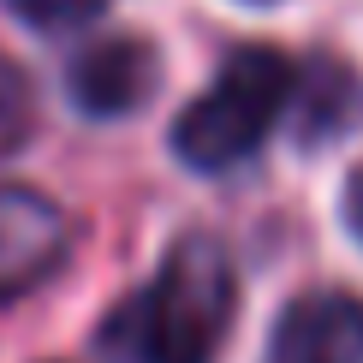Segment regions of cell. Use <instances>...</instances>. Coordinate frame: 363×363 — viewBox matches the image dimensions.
Wrapping results in <instances>:
<instances>
[{
	"mask_svg": "<svg viewBox=\"0 0 363 363\" xmlns=\"http://www.w3.org/2000/svg\"><path fill=\"white\" fill-rule=\"evenodd\" d=\"M238 310V274L215 238H185L161 274L101 322L108 363H215Z\"/></svg>",
	"mask_w": 363,
	"mask_h": 363,
	"instance_id": "cell-1",
	"label": "cell"
},
{
	"mask_svg": "<svg viewBox=\"0 0 363 363\" xmlns=\"http://www.w3.org/2000/svg\"><path fill=\"white\" fill-rule=\"evenodd\" d=\"M292 101V66L274 48H238L215 72V84L185 101L173 119V155L196 173H220L262 149Z\"/></svg>",
	"mask_w": 363,
	"mask_h": 363,
	"instance_id": "cell-2",
	"label": "cell"
},
{
	"mask_svg": "<svg viewBox=\"0 0 363 363\" xmlns=\"http://www.w3.org/2000/svg\"><path fill=\"white\" fill-rule=\"evenodd\" d=\"M268 363H363V298L304 292L280 310Z\"/></svg>",
	"mask_w": 363,
	"mask_h": 363,
	"instance_id": "cell-3",
	"label": "cell"
},
{
	"mask_svg": "<svg viewBox=\"0 0 363 363\" xmlns=\"http://www.w3.org/2000/svg\"><path fill=\"white\" fill-rule=\"evenodd\" d=\"M72 226L48 196L24 185H0V298H18L42 286L66 256Z\"/></svg>",
	"mask_w": 363,
	"mask_h": 363,
	"instance_id": "cell-4",
	"label": "cell"
},
{
	"mask_svg": "<svg viewBox=\"0 0 363 363\" xmlns=\"http://www.w3.org/2000/svg\"><path fill=\"white\" fill-rule=\"evenodd\" d=\"M72 101H78L84 113L96 119H125L131 108H143L149 89H155V54H149V42L138 36H108L96 42V48H84L72 60Z\"/></svg>",
	"mask_w": 363,
	"mask_h": 363,
	"instance_id": "cell-5",
	"label": "cell"
},
{
	"mask_svg": "<svg viewBox=\"0 0 363 363\" xmlns=\"http://www.w3.org/2000/svg\"><path fill=\"white\" fill-rule=\"evenodd\" d=\"M24 131H30V84H24V72L0 54V155L18 149Z\"/></svg>",
	"mask_w": 363,
	"mask_h": 363,
	"instance_id": "cell-6",
	"label": "cell"
},
{
	"mask_svg": "<svg viewBox=\"0 0 363 363\" xmlns=\"http://www.w3.org/2000/svg\"><path fill=\"white\" fill-rule=\"evenodd\" d=\"M12 18H24L30 30H72L84 18H96L108 0H6Z\"/></svg>",
	"mask_w": 363,
	"mask_h": 363,
	"instance_id": "cell-7",
	"label": "cell"
},
{
	"mask_svg": "<svg viewBox=\"0 0 363 363\" xmlns=\"http://www.w3.org/2000/svg\"><path fill=\"white\" fill-rule=\"evenodd\" d=\"M345 226H352V233L363 238V167L345 179Z\"/></svg>",
	"mask_w": 363,
	"mask_h": 363,
	"instance_id": "cell-8",
	"label": "cell"
}]
</instances>
